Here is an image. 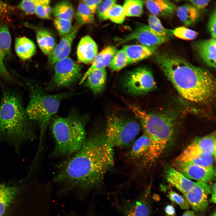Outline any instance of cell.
Returning a JSON list of instances; mask_svg holds the SVG:
<instances>
[{"instance_id":"obj_1","label":"cell","mask_w":216,"mask_h":216,"mask_svg":"<svg viewBox=\"0 0 216 216\" xmlns=\"http://www.w3.org/2000/svg\"><path fill=\"white\" fill-rule=\"evenodd\" d=\"M113 148L104 132L87 133L80 149L58 165L52 180L57 195L72 194L83 201L91 194L103 192L105 175L114 164Z\"/></svg>"},{"instance_id":"obj_2","label":"cell","mask_w":216,"mask_h":216,"mask_svg":"<svg viewBox=\"0 0 216 216\" xmlns=\"http://www.w3.org/2000/svg\"><path fill=\"white\" fill-rule=\"evenodd\" d=\"M159 67L179 94L196 103L206 102L215 91V80L208 70L196 66L182 57L160 53L156 56Z\"/></svg>"},{"instance_id":"obj_3","label":"cell","mask_w":216,"mask_h":216,"mask_svg":"<svg viewBox=\"0 0 216 216\" xmlns=\"http://www.w3.org/2000/svg\"><path fill=\"white\" fill-rule=\"evenodd\" d=\"M0 143L9 144L17 150L24 142L35 138L32 121L26 114L19 90L7 86L0 78Z\"/></svg>"},{"instance_id":"obj_4","label":"cell","mask_w":216,"mask_h":216,"mask_svg":"<svg viewBox=\"0 0 216 216\" xmlns=\"http://www.w3.org/2000/svg\"><path fill=\"white\" fill-rule=\"evenodd\" d=\"M129 108L139 120L144 133L149 138L150 145L142 160V166H151L163 153L172 137L174 117L168 113H151L134 105Z\"/></svg>"},{"instance_id":"obj_5","label":"cell","mask_w":216,"mask_h":216,"mask_svg":"<svg viewBox=\"0 0 216 216\" xmlns=\"http://www.w3.org/2000/svg\"><path fill=\"white\" fill-rule=\"evenodd\" d=\"M86 122V117L75 112L64 117L53 116L49 124L55 142L53 156L69 157L80 149L87 135Z\"/></svg>"},{"instance_id":"obj_6","label":"cell","mask_w":216,"mask_h":216,"mask_svg":"<svg viewBox=\"0 0 216 216\" xmlns=\"http://www.w3.org/2000/svg\"><path fill=\"white\" fill-rule=\"evenodd\" d=\"M15 75L24 81L28 90L29 100L26 111L29 119L37 122L39 127L40 134L38 150L40 151L45 131L51 118L58 111L62 100L70 94H46L41 86L33 80L16 73Z\"/></svg>"},{"instance_id":"obj_7","label":"cell","mask_w":216,"mask_h":216,"mask_svg":"<svg viewBox=\"0 0 216 216\" xmlns=\"http://www.w3.org/2000/svg\"><path fill=\"white\" fill-rule=\"evenodd\" d=\"M140 130V125L136 121L113 114L107 118L104 133L107 142L112 147H122L130 144Z\"/></svg>"},{"instance_id":"obj_8","label":"cell","mask_w":216,"mask_h":216,"mask_svg":"<svg viewBox=\"0 0 216 216\" xmlns=\"http://www.w3.org/2000/svg\"><path fill=\"white\" fill-rule=\"evenodd\" d=\"M151 187L145 186L138 196L133 199L124 198L122 193L120 200L117 199L114 204L122 216H151L152 213L150 199Z\"/></svg>"},{"instance_id":"obj_9","label":"cell","mask_w":216,"mask_h":216,"mask_svg":"<svg viewBox=\"0 0 216 216\" xmlns=\"http://www.w3.org/2000/svg\"><path fill=\"white\" fill-rule=\"evenodd\" d=\"M123 83L126 91L134 95L146 94L156 86L152 72L145 67H138L128 72L123 79Z\"/></svg>"},{"instance_id":"obj_10","label":"cell","mask_w":216,"mask_h":216,"mask_svg":"<svg viewBox=\"0 0 216 216\" xmlns=\"http://www.w3.org/2000/svg\"><path fill=\"white\" fill-rule=\"evenodd\" d=\"M53 85L58 87L68 86L80 79L81 66L69 56L56 63L53 65Z\"/></svg>"},{"instance_id":"obj_11","label":"cell","mask_w":216,"mask_h":216,"mask_svg":"<svg viewBox=\"0 0 216 216\" xmlns=\"http://www.w3.org/2000/svg\"><path fill=\"white\" fill-rule=\"evenodd\" d=\"M174 168L189 179L206 183L214 180L216 175L213 166H206L189 162L174 163Z\"/></svg>"},{"instance_id":"obj_12","label":"cell","mask_w":216,"mask_h":216,"mask_svg":"<svg viewBox=\"0 0 216 216\" xmlns=\"http://www.w3.org/2000/svg\"><path fill=\"white\" fill-rule=\"evenodd\" d=\"M11 37L8 27L5 25L0 26V78L14 84H21L15 79L8 70L5 61L10 53L11 44Z\"/></svg>"},{"instance_id":"obj_13","label":"cell","mask_w":216,"mask_h":216,"mask_svg":"<svg viewBox=\"0 0 216 216\" xmlns=\"http://www.w3.org/2000/svg\"><path fill=\"white\" fill-rule=\"evenodd\" d=\"M211 192V188L207 183L197 181L191 190L183 194L194 211L202 212L208 206V196Z\"/></svg>"},{"instance_id":"obj_14","label":"cell","mask_w":216,"mask_h":216,"mask_svg":"<svg viewBox=\"0 0 216 216\" xmlns=\"http://www.w3.org/2000/svg\"><path fill=\"white\" fill-rule=\"evenodd\" d=\"M171 39L160 36L148 26L144 25L138 27L132 33L125 37L120 43L136 40L142 45L156 47Z\"/></svg>"},{"instance_id":"obj_15","label":"cell","mask_w":216,"mask_h":216,"mask_svg":"<svg viewBox=\"0 0 216 216\" xmlns=\"http://www.w3.org/2000/svg\"><path fill=\"white\" fill-rule=\"evenodd\" d=\"M80 26L78 24L73 26L70 32L63 36L56 45L52 52L48 56V62L53 65L57 62L69 56L73 42L77 34Z\"/></svg>"},{"instance_id":"obj_16","label":"cell","mask_w":216,"mask_h":216,"mask_svg":"<svg viewBox=\"0 0 216 216\" xmlns=\"http://www.w3.org/2000/svg\"><path fill=\"white\" fill-rule=\"evenodd\" d=\"M215 159L208 153L186 148L175 159V163L189 162L206 166H213Z\"/></svg>"},{"instance_id":"obj_17","label":"cell","mask_w":216,"mask_h":216,"mask_svg":"<svg viewBox=\"0 0 216 216\" xmlns=\"http://www.w3.org/2000/svg\"><path fill=\"white\" fill-rule=\"evenodd\" d=\"M98 52V47L95 41L90 36H85L80 40L77 46V61L87 64H92Z\"/></svg>"},{"instance_id":"obj_18","label":"cell","mask_w":216,"mask_h":216,"mask_svg":"<svg viewBox=\"0 0 216 216\" xmlns=\"http://www.w3.org/2000/svg\"><path fill=\"white\" fill-rule=\"evenodd\" d=\"M194 48L200 57L208 66L216 68V39L213 38L199 40L194 44Z\"/></svg>"},{"instance_id":"obj_19","label":"cell","mask_w":216,"mask_h":216,"mask_svg":"<svg viewBox=\"0 0 216 216\" xmlns=\"http://www.w3.org/2000/svg\"><path fill=\"white\" fill-rule=\"evenodd\" d=\"M117 50L114 46H108L98 54L90 68L80 79V84L86 80L88 75L95 70L101 69L109 65Z\"/></svg>"},{"instance_id":"obj_20","label":"cell","mask_w":216,"mask_h":216,"mask_svg":"<svg viewBox=\"0 0 216 216\" xmlns=\"http://www.w3.org/2000/svg\"><path fill=\"white\" fill-rule=\"evenodd\" d=\"M165 175L166 180L183 194L191 190L195 184V182L173 167H170L167 168Z\"/></svg>"},{"instance_id":"obj_21","label":"cell","mask_w":216,"mask_h":216,"mask_svg":"<svg viewBox=\"0 0 216 216\" xmlns=\"http://www.w3.org/2000/svg\"><path fill=\"white\" fill-rule=\"evenodd\" d=\"M144 3L152 15L156 16H170L176 8L174 3L168 0H148L145 1Z\"/></svg>"},{"instance_id":"obj_22","label":"cell","mask_w":216,"mask_h":216,"mask_svg":"<svg viewBox=\"0 0 216 216\" xmlns=\"http://www.w3.org/2000/svg\"><path fill=\"white\" fill-rule=\"evenodd\" d=\"M156 47L140 44L125 45L123 50L131 64L149 57L154 53Z\"/></svg>"},{"instance_id":"obj_23","label":"cell","mask_w":216,"mask_h":216,"mask_svg":"<svg viewBox=\"0 0 216 216\" xmlns=\"http://www.w3.org/2000/svg\"><path fill=\"white\" fill-rule=\"evenodd\" d=\"M216 142V133L214 132L203 137L196 138L186 148L210 154L215 160Z\"/></svg>"},{"instance_id":"obj_24","label":"cell","mask_w":216,"mask_h":216,"mask_svg":"<svg viewBox=\"0 0 216 216\" xmlns=\"http://www.w3.org/2000/svg\"><path fill=\"white\" fill-rule=\"evenodd\" d=\"M15 48L17 55L23 60L29 59L36 52V47L34 43L25 37H20L16 38Z\"/></svg>"},{"instance_id":"obj_25","label":"cell","mask_w":216,"mask_h":216,"mask_svg":"<svg viewBox=\"0 0 216 216\" xmlns=\"http://www.w3.org/2000/svg\"><path fill=\"white\" fill-rule=\"evenodd\" d=\"M176 15L184 26H191L199 19L200 14L199 10L190 4H186L176 8Z\"/></svg>"},{"instance_id":"obj_26","label":"cell","mask_w":216,"mask_h":216,"mask_svg":"<svg viewBox=\"0 0 216 216\" xmlns=\"http://www.w3.org/2000/svg\"><path fill=\"white\" fill-rule=\"evenodd\" d=\"M106 79L105 68L97 70L92 72L87 76L86 80L85 85L94 93H99L104 88Z\"/></svg>"},{"instance_id":"obj_27","label":"cell","mask_w":216,"mask_h":216,"mask_svg":"<svg viewBox=\"0 0 216 216\" xmlns=\"http://www.w3.org/2000/svg\"><path fill=\"white\" fill-rule=\"evenodd\" d=\"M150 145L149 138L144 133L134 143L129 153L130 158L134 160H141L147 153Z\"/></svg>"},{"instance_id":"obj_28","label":"cell","mask_w":216,"mask_h":216,"mask_svg":"<svg viewBox=\"0 0 216 216\" xmlns=\"http://www.w3.org/2000/svg\"><path fill=\"white\" fill-rule=\"evenodd\" d=\"M36 38L38 44L41 50L45 54L49 55L56 45L53 36L49 31L41 29L37 32Z\"/></svg>"},{"instance_id":"obj_29","label":"cell","mask_w":216,"mask_h":216,"mask_svg":"<svg viewBox=\"0 0 216 216\" xmlns=\"http://www.w3.org/2000/svg\"><path fill=\"white\" fill-rule=\"evenodd\" d=\"M17 192L16 187L0 184V216L4 214L14 200Z\"/></svg>"},{"instance_id":"obj_30","label":"cell","mask_w":216,"mask_h":216,"mask_svg":"<svg viewBox=\"0 0 216 216\" xmlns=\"http://www.w3.org/2000/svg\"><path fill=\"white\" fill-rule=\"evenodd\" d=\"M52 12L56 18L70 21L74 14L73 6L67 1H61L56 4L52 9Z\"/></svg>"},{"instance_id":"obj_31","label":"cell","mask_w":216,"mask_h":216,"mask_svg":"<svg viewBox=\"0 0 216 216\" xmlns=\"http://www.w3.org/2000/svg\"><path fill=\"white\" fill-rule=\"evenodd\" d=\"M75 17L79 26L92 23L94 21V14L82 1L78 5Z\"/></svg>"},{"instance_id":"obj_32","label":"cell","mask_w":216,"mask_h":216,"mask_svg":"<svg viewBox=\"0 0 216 216\" xmlns=\"http://www.w3.org/2000/svg\"><path fill=\"white\" fill-rule=\"evenodd\" d=\"M122 7L125 16H140L143 12V2L139 0H127Z\"/></svg>"},{"instance_id":"obj_33","label":"cell","mask_w":216,"mask_h":216,"mask_svg":"<svg viewBox=\"0 0 216 216\" xmlns=\"http://www.w3.org/2000/svg\"><path fill=\"white\" fill-rule=\"evenodd\" d=\"M125 18L123 7L115 4L108 10L101 20L109 19L114 23L122 24L124 21Z\"/></svg>"},{"instance_id":"obj_34","label":"cell","mask_w":216,"mask_h":216,"mask_svg":"<svg viewBox=\"0 0 216 216\" xmlns=\"http://www.w3.org/2000/svg\"><path fill=\"white\" fill-rule=\"evenodd\" d=\"M148 26L160 36L172 38L173 35L171 29L164 28L159 19L152 14L149 15L148 19Z\"/></svg>"},{"instance_id":"obj_35","label":"cell","mask_w":216,"mask_h":216,"mask_svg":"<svg viewBox=\"0 0 216 216\" xmlns=\"http://www.w3.org/2000/svg\"><path fill=\"white\" fill-rule=\"evenodd\" d=\"M128 59L123 49L116 52L109 65L113 71L119 70L130 64Z\"/></svg>"},{"instance_id":"obj_36","label":"cell","mask_w":216,"mask_h":216,"mask_svg":"<svg viewBox=\"0 0 216 216\" xmlns=\"http://www.w3.org/2000/svg\"><path fill=\"white\" fill-rule=\"evenodd\" d=\"M173 36L185 40H192L196 38L198 35L197 32L184 26H180L171 29Z\"/></svg>"},{"instance_id":"obj_37","label":"cell","mask_w":216,"mask_h":216,"mask_svg":"<svg viewBox=\"0 0 216 216\" xmlns=\"http://www.w3.org/2000/svg\"><path fill=\"white\" fill-rule=\"evenodd\" d=\"M54 22L59 34L63 36L69 33L72 29L71 21L56 17Z\"/></svg>"},{"instance_id":"obj_38","label":"cell","mask_w":216,"mask_h":216,"mask_svg":"<svg viewBox=\"0 0 216 216\" xmlns=\"http://www.w3.org/2000/svg\"><path fill=\"white\" fill-rule=\"evenodd\" d=\"M50 1L49 0H43L38 5L35 14L41 19H50L52 12V9L50 4Z\"/></svg>"},{"instance_id":"obj_39","label":"cell","mask_w":216,"mask_h":216,"mask_svg":"<svg viewBox=\"0 0 216 216\" xmlns=\"http://www.w3.org/2000/svg\"><path fill=\"white\" fill-rule=\"evenodd\" d=\"M43 0H26L22 1L19 7L27 14H35L38 5Z\"/></svg>"},{"instance_id":"obj_40","label":"cell","mask_w":216,"mask_h":216,"mask_svg":"<svg viewBox=\"0 0 216 216\" xmlns=\"http://www.w3.org/2000/svg\"><path fill=\"white\" fill-rule=\"evenodd\" d=\"M168 196L172 202L178 204L182 209L189 208L190 204L186 199L175 191L171 190L169 192Z\"/></svg>"},{"instance_id":"obj_41","label":"cell","mask_w":216,"mask_h":216,"mask_svg":"<svg viewBox=\"0 0 216 216\" xmlns=\"http://www.w3.org/2000/svg\"><path fill=\"white\" fill-rule=\"evenodd\" d=\"M94 200L89 205L87 211L84 215L78 213L73 209L63 211L64 216H97Z\"/></svg>"},{"instance_id":"obj_42","label":"cell","mask_w":216,"mask_h":216,"mask_svg":"<svg viewBox=\"0 0 216 216\" xmlns=\"http://www.w3.org/2000/svg\"><path fill=\"white\" fill-rule=\"evenodd\" d=\"M116 1L114 0L102 1L99 4L97 9L98 15L101 20L102 17L108 10L116 4Z\"/></svg>"},{"instance_id":"obj_43","label":"cell","mask_w":216,"mask_h":216,"mask_svg":"<svg viewBox=\"0 0 216 216\" xmlns=\"http://www.w3.org/2000/svg\"><path fill=\"white\" fill-rule=\"evenodd\" d=\"M216 6L210 14L208 23V29L212 38H216Z\"/></svg>"},{"instance_id":"obj_44","label":"cell","mask_w":216,"mask_h":216,"mask_svg":"<svg viewBox=\"0 0 216 216\" xmlns=\"http://www.w3.org/2000/svg\"><path fill=\"white\" fill-rule=\"evenodd\" d=\"M188 1L195 8L200 11V10H202L206 8L209 4L211 1L209 0H189Z\"/></svg>"},{"instance_id":"obj_45","label":"cell","mask_w":216,"mask_h":216,"mask_svg":"<svg viewBox=\"0 0 216 216\" xmlns=\"http://www.w3.org/2000/svg\"><path fill=\"white\" fill-rule=\"evenodd\" d=\"M102 0H84L82 1L91 10L92 13H95L99 4Z\"/></svg>"},{"instance_id":"obj_46","label":"cell","mask_w":216,"mask_h":216,"mask_svg":"<svg viewBox=\"0 0 216 216\" xmlns=\"http://www.w3.org/2000/svg\"><path fill=\"white\" fill-rule=\"evenodd\" d=\"M9 10V7L5 3L0 1V17L6 14Z\"/></svg>"},{"instance_id":"obj_47","label":"cell","mask_w":216,"mask_h":216,"mask_svg":"<svg viewBox=\"0 0 216 216\" xmlns=\"http://www.w3.org/2000/svg\"><path fill=\"white\" fill-rule=\"evenodd\" d=\"M165 211L168 216H174L176 214L174 208L170 205H168L165 207Z\"/></svg>"},{"instance_id":"obj_48","label":"cell","mask_w":216,"mask_h":216,"mask_svg":"<svg viewBox=\"0 0 216 216\" xmlns=\"http://www.w3.org/2000/svg\"><path fill=\"white\" fill-rule=\"evenodd\" d=\"M212 195L211 197V200L212 202L215 203H216V183L213 184L212 189Z\"/></svg>"},{"instance_id":"obj_49","label":"cell","mask_w":216,"mask_h":216,"mask_svg":"<svg viewBox=\"0 0 216 216\" xmlns=\"http://www.w3.org/2000/svg\"><path fill=\"white\" fill-rule=\"evenodd\" d=\"M182 216H196L193 211L187 210L185 212Z\"/></svg>"},{"instance_id":"obj_50","label":"cell","mask_w":216,"mask_h":216,"mask_svg":"<svg viewBox=\"0 0 216 216\" xmlns=\"http://www.w3.org/2000/svg\"><path fill=\"white\" fill-rule=\"evenodd\" d=\"M216 212L215 211L211 215V216H216Z\"/></svg>"}]
</instances>
